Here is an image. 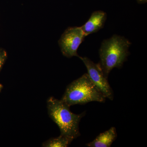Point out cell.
<instances>
[{
  "label": "cell",
  "mask_w": 147,
  "mask_h": 147,
  "mask_svg": "<svg viewBox=\"0 0 147 147\" xmlns=\"http://www.w3.org/2000/svg\"><path fill=\"white\" fill-rule=\"evenodd\" d=\"M130 42L123 37L114 35L102 42L99 50V63L105 77L111 70L122 66L128 55Z\"/></svg>",
  "instance_id": "cell-2"
},
{
  "label": "cell",
  "mask_w": 147,
  "mask_h": 147,
  "mask_svg": "<svg viewBox=\"0 0 147 147\" xmlns=\"http://www.w3.org/2000/svg\"><path fill=\"white\" fill-rule=\"evenodd\" d=\"M71 137L60 135L56 138L50 139L42 144L44 147H67L74 140Z\"/></svg>",
  "instance_id": "cell-8"
},
{
  "label": "cell",
  "mask_w": 147,
  "mask_h": 147,
  "mask_svg": "<svg viewBox=\"0 0 147 147\" xmlns=\"http://www.w3.org/2000/svg\"><path fill=\"white\" fill-rule=\"evenodd\" d=\"M86 65L88 75L96 88L106 98L111 100L114 99V92L108 83L99 63L96 64L88 58L79 57Z\"/></svg>",
  "instance_id": "cell-4"
},
{
  "label": "cell",
  "mask_w": 147,
  "mask_h": 147,
  "mask_svg": "<svg viewBox=\"0 0 147 147\" xmlns=\"http://www.w3.org/2000/svg\"><path fill=\"white\" fill-rule=\"evenodd\" d=\"M3 88V85H2V84H0V92H1V90H2Z\"/></svg>",
  "instance_id": "cell-11"
},
{
  "label": "cell",
  "mask_w": 147,
  "mask_h": 147,
  "mask_svg": "<svg viewBox=\"0 0 147 147\" xmlns=\"http://www.w3.org/2000/svg\"><path fill=\"white\" fill-rule=\"evenodd\" d=\"M63 101L51 96L47 100V108L50 118L57 125L60 135L76 139L81 135L79 124L85 113L77 115Z\"/></svg>",
  "instance_id": "cell-1"
},
{
  "label": "cell",
  "mask_w": 147,
  "mask_h": 147,
  "mask_svg": "<svg viewBox=\"0 0 147 147\" xmlns=\"http://www.w3.org/2000/svg\"><path fill=\"white\" fill-rule=\"evenodd\" d=\"M117 136L115 127H113L100 133L94 140L86 145L89 147H110L117 139Z\"/></svg>",
  "instance_id": "cell-7"
},
{
  "label": "cell",
  "mask_w": 147,
  "mask_h": 147,
  "mask_svg": "<svg viewBox=\"0 0 147 147\" xmlns=\"http://www.w3.org/2000/svg\"><path fill=\"white\" fill-rule=\"evenodd\" d=\"M106 98L96 88L88 74H84L67 87L61 100L69 107L96 101L104 103Z\"/></svg>",
  "instance_id": "cell-3"
},
{
  "label": "cell",
  "mask_w": 147,
  "mask_h": 147,
  "mask_svg": "<svg viewBox=\"0 0 147 147\" xmlns=\"http://www.w3.org/2000/svg\"><path fill=\"white\" fill-rule=\"evenodd\" d=\"M147 0H137L138 2L140 3H146V2Z\"/></svg>",
  "instance_id": "cell-10"
},
{
  "label": "cell",
  "mask_w": 147,
  "mask_h": 147,
  "mask_svg": "<svg viewBox=\"0 0 147 147\" xmlns=\"http://www.w3.org/2000/svg\"><path fill=\"white\" fill-rule=\"evenodd\" d=\"M106 18V13L101 11H95L92 13L86 23L81 27L86 36L102 28Z\"/></svg>",
  "instance_id": "cell-6"
},
{
  "label": "cell",
  "mask_w": 147,
  "mask_h": 147,
  "mask_svg": "<svg viewBox=\"0 0 147 147\" xmlns=\"http://www.w3.org/2000/svg\"><path fill=\"white\" fill-rule=\"evenodd\" d=\"M86 36L81 27L69 28L65 30L59 41L63 55L66 57H79L78 48Z\"/></svg>",
  "instance_id": "cell-5"
},
{
  "label": "cell",
  "mask_w": 147,
  "mask_h": 147,
  "mask_svg": "<svg viewBox=\"0 0 147 147\" xmlns=\"http://www.w3.org/2000/svg\"><path fill=\"white\" fill-rule=\"evenodd\" d=\"M7 58V54L5 50L0 48V71Z\"/></svg>",
  "instance_id": "cell-9"
}]
</instances>
